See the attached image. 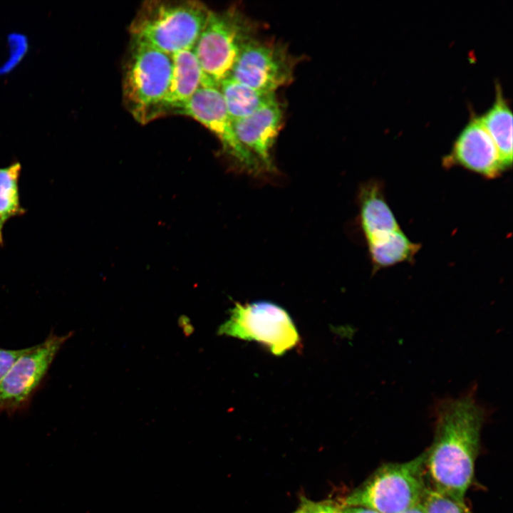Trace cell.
<instances>
[{"instance_id": "cell-1", "label": "cell", "mask_w": 513, "mask_h": 513, "mask_svg": "<svg viewBox=\"0 0 513 513\" xmlns=\"http://www.w3.org/2000/svg\"><path fill=\"white\" fill-rule=\"evenodd\" d=\"M434 413L435 433L426 450L425 471L432 489L465 502L474 477L487 410L472 388L458 398L438 401Z\"/></svg>"}, {"instance_id": "cell-20", "label": "cell", "mask_w": 513, "mask_h": 513, "mask_svg": "<svg viewBox=\"0 0 513 513\" xmlns=\"http://www.w3.org/2000/svg\"><path fill=\"white\" fill-rule=\"evenodd\" d=\"M301 502L304 504L307 513H341L342 507L331 502H312L303 498Z\"/></svg>"}, {"instance_id": "cell-3", "label": "cell", "mask_w": 513, "mask_h": 513, "mask_svg": "<svg viewBox=\"0 0 513 513\" xmlns=\"http://www.w3.org/2000/svg\"><path fill=\"white\" fill-rule=\"evenodd\" d=\"M130 40L123 68V97L133 118L145 124L158 118L171 81L172 55L142 41Z\"/></svg>"}, {"instance_id": "cell-6", "label": "cell", "mask_w": 513, "mask_h": 513, "mask_svg": "<svg viewBox=\"0 0 513 513\" xmlns=\"http://www.w3.org/2000/svg\"><path fill=\"white\" fill-rule=\"evenodd\" d=\"M219 333L256 341L275 356L284 354L300 341L298 331L288 312L268 301L236 303Z\"/></svg>"}, {"instance_id": "cell-17", "label": "cell", "mask_w": 513, "mask_h": 513, "mask_svg": "<svg viewBox=\"0 0 513 513\" xmlns=\"http://www.w3.org/2000/svg\"><path fill=\"white\" fill-rule=\"evenodd\" d=\"M21 165L14 161L9 165L0 167V246L3 247V229L11 218L21 217L26 212L21 205L19 179Z\"/></svg>"}, {"instance_id": "cell-19", "label": "cell", "mask_w": 513, "mask_h": 513, "mask_svg": "<svg viewBox=\"0 0 513 513\" xmlns=\"http://www.w3.org/2000/svg\"><path fill=\"white\" fill-rule=\"evenodd\" d=\"M27 348L5 349L0 347V383L14 363L26 351Z\"/></svg>"}, {"instance_id": "cell-5", "label": "cell", "mask_w": 513, "mask_h": 513, "mask_svg": "<svg viewBox=\"0 0 513 513\" xmlns=\"http://www.w3.org/2000/svg\"><path fill=\"white\" fill-rule=\"evenodd\" d=\"M254 23L237 6L210 10L193 48L205 78L204 86L219 87L230 77L247 42L255 37Z\"/></svg>"}, {"instance_id": "cell-11", "label": "cell", "mask_w": 513, "mask_h": 513, "mask_svg": "<svg viewBox=\"0 0 513 513\" xmlns=\"http://www.w3.org/2000/svg\"><path fill=\"white\" fill-rule=\"evenodd\" d=\"M445 165H460L485 177L494 178L504 169L497 147L480 117H473L454 142Z\"/></svg>"}, {"instance_id": "cell-14", "label": "cell", "mask_w": 513, "mask_h": 513, "mask_svg": "<svg viewBox=\"0 0 513 513\" xmlns=\"http://www.w3.org/2000/svg\"><path fill=\"white\" fill-rule=\"evenodd\" d=\"M480 119L494 142L506 170L512 165V115L499 85L493 105Z\"/></svg>"}, {"instance_id": "cell-4", "label": "cell", "mask_w": 513, "mask_h": 513, "mask_svg": "<svg viewBox=\"0 0 513 513\" xmlns=\"http://www.w3.org/2000/svg\"><path fill=\"white\" fill-rule=\"evenodd\" d=\"M425 461L426 451L408 462L383 464L346 497L343 507L401 513L421 503L428 488Z\"/></svg>"}, {"instance_id": "cell-8", "label": "cell", "mask_w": 513, "mask_h": 513, "mask_svg": "<svg viewBox=\"0 0 513 513\" xmlns=\"http://www.w3.org/2000/svg\"><path fill=\"white\" fill-rule=\"evenodd\" d=\"M296 63L284 46L254 37L242 49L230 77L252 88L275 93L293 80Z\"/></svg>"}, {"instance_id": "cell-16", "label": "cell", "mask_w": 513, "mask_h": 513, "mask_svg": "<svg viewBox=\"0 0 513 513\" xmlns=\"http://www.w3.org/2000/svg\"><path fill=\"white\" fill-rule=\"evenodd\" d=\"M367 243L375 270L410 261L420 248V244L411 242L400 229Z\"/></svg>"}, {"instance_id": "cell-9", "label": "cell", "mask_w": 513, "mask_h": 513, "mask_svg": "<svg viewBox=\"0 0 513 513\" xmlns=\"http://www.w3.org/2000/svg\"><path fill=\"white\" fill-rule=\"evenodd\" d=\"M175 114L189 116L209 130L220 141L224 153L238 167L251 174H261L237 138L219 87L201 86Z\"/></svg>"}, {"instance_id": "cell-15", "label": "cell", "mask_w": 513, "mask_h": 513, "mask_svg": "<svg viewBox=\"0 0 513 513\" xmlns=\"http://www.w3.org/2000/svg\"><path fill=\"white\" fill-rule=\"evenodd\" d=\"M219 88L232 121L250 115L276 98L275 93L252 88L231 77L222 81Z\"/></svg>"}, {"instance_id": "cell-12", "label": "cell", "mask_w": 513, "mask_h": 513, "mask_svg": "<svg viewBox=\"0 0 513 513\" xmlns=\"http://www.w3.org/2000/svg\"><path fill=\"white\" fill-rule=\"evenodd\" d=\"M172 71L168 91L162 101L158 118L175 113L205 84V78L192 49L172 55Z\"/></svg>"}, {"instance_id": "cell-2", "label": "cell", "mask_w": 513, "mask_h": 513, "mask_svg": "<svg viewBox=\"0 0 513 513\" xmlns=\"http://www.w3.org/2000/svg\"><path fill=\"white\" fill-rule=\"evenodd\" d=\"M210 9L195 0H148L129 27L131 38L172 55L192 49Z\"/></svg>"}, {"instance_id": "cell-10", "label": "cell", "mask_w": 513, "mask_h": 513, "mask_svg": "<svg viewBox=\"0 0 513 513\" xmlns=\"http://www.w3.org/2000/svg\"><path fill=\"white\" fill-rule=\"evenodd\" d=\"M282 120L283 110L276 98L250 115L233 120L239 142L254 160L261 174L274 170L271 150Z\"/></svg>"}, {"instance_id": "cell-21", "label": "cell", "mask_w": 513, "mask_h": 513, "mask_svg": "<svg viewBox=\"0 0 513 513\" xmlns=\"http://www.w3.org/2000/svg\"><path fill=\"white\" fill-rule=\"evenodd\" d=\"M341 513H379L373 509L363 507H343Z\"/></svg>"}, {"instance_id": "cell-22", "label": "cell", "mask_w": 513, "mask_h": 513, "mask_svg": "<svg viewBox=\"0 0 513 513\" xmlns=\"http://www.w3.org/2000/svg\"><path fill=\"white\" fill-rule=\"evenodd\" d=\"M401 513H425V511L421 502Z\"/></svg>"}, {"instance_id": "cell-23", "label": "cell", "mask_w": 513, "mask_h": 513, "mask_svg": "<svg viewBox=\"0 0 513 513\" xmlns=\"http://www.w3.org/2000/svg\"><path fill=\"white\" fill-rule=\"evenodd\" d=\"M293 513H307L304 504L301 502V506Z\"/></svg>"}, {"instance_id": "cell-13", "label": "cell", "mask_w": 513, "mask_h": 513, "mask_svg": "<svg viewBox=\"0 0 513 513\" xmlns=\"http://www.w3.org/2000/svg\"><path fill=\"white\" fill-rule=\"evenodd\" d=\"M359 204L361 223L367 242L400 229L379 182H370L361 187Z\"/></svg>"}, {"instance_id": "cell-18", "label": "cell", "mask_w": 513, "mask_h": 513, "mask_svg": "<svg viewBox=\"0 0 513 513\" xmlns=\"http://www.w3.org/2000/svg\"><path fill=\"white\" fill-rule=\"evenodd\" d=\"M422 504L425 513H472L465 502L455 501L429 487Z\"/></svg>"}, {"instance_id": "cell-7", "label": "cell", "mask_w": 513, "mask_h": 513, "mask_svg": "<svg viewBox=\"0 0 513 513\" xmlns=\"http://www.w3.org/2000/svg\"><path fill=\"white\" fill-rule=\"evenodd\" d=\"M72 333L58 336L51 331L43 342L28 347L0 383V413L12 415L28 407L56 356Z\"/></svg>"}]
</instances>
